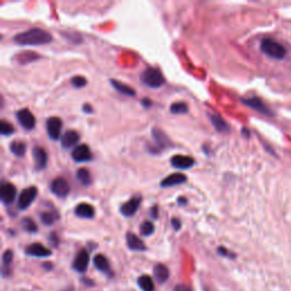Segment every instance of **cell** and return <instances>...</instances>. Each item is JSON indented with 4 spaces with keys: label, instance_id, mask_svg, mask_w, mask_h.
I'll list each match as a JSON object with an SVG mask.
<instances>
[{
    "label": "cell",
    "instance_id": "ba28073f",
    "mask_svg": "<svg viewBox=\"0 0 291 291\" xmlns=\"http://www.w3.org/2000/svg\"><path fill=\"white\" fill-rule=\"evenodd\" d=\"M50 190L55 196L58 197V198H65L70 193V184L67 183L65 179L57 178L51 182Z\"/></svg>",
    "mask_w": 291,
    "mask_h": 291
},
{
    "label": "cell",
    "instance_id": "8992f818",
    "mask_svg": "<svg viewBox=\"0 0 291 291\" xmlns=\"http://www.w3.org/2000/svg\"><path fill=\"white\" fill-rule=\"evenodd\" d=\"M151 134H152V139H154L156 144L154 152H159L160 150H163V149L172 147V143H171L169 137H167L163 131H160L159 129L157 128L152 129Z\"/></svg>",
    "mask_w": 291,
    "mask_h": 291
},
{
    "label": "cell",
    "instance_id": "9c48e42d",
    "mask_svg": "<svg viewBox=\"0 0 291 291\" xmlns=\"http://www.w3.org/2000/svg\"><path fill=\"white\" fill-rule=\"evenodd\" d=\"M32 157L33 160H35V165H36V171H42L47 167V163H48V155L46 150L43 148L39 147L36 146L32 149Z\"/></svg>",
    "mask_w": 291,
    "mask_h": 291
},
{
    "label": "cell",
    "instance_id": "52a82bcc",
    "mask_svg": "<svg viewBox=\"0 0 291 291\" xmlns=\"http://www.w3.org/2000/svg\"><path fill=\"white\" fill-rule=\"evenodd\" d=\"M16 118L20 124L23 126L25 130H33L36 126V117L30 109L23 108L16 113Z\"/></svg>",
    "mask_w": 291,
    "mask_h": 291
},
{
    "label": "cell",
    "instance_id": "60d3db41",
    "mask_svg": "<svg viewBox=\"0 0 291 291\" xmlns=\"http://www.w3.org/2000/svg\"><path fill=\"white\" fill-rule=\"evenodd\" d=\"M82 108H83V110L85 111V113H92V107L90 105H88V104H84Z\"/></svg>",
    "mask_w": 291,
    "mask_h": 291
},
{
    "label": "cell",
    "instance_id": "d590c367",
    "mask_svg": "<svg viewBox=\"0 0 291 291\" xmlns=\"http://www.w3.org/2000/svg\"><path fill=\"white\" fill-rule=\"evenodd\" d=\"M49 242L51 244V246H54V247H57L58 244H59V239L58 237L56 236V233H50L49 236Z\"/></svg>",
    "mask_w": 291,
    "mask_h": 291
},
{
    "label": "cell",
    "instance_id": "b9f144b4",
    "mask_svg": "<svg viewBox=\"0 0 291 291\" xmlns=\"http://www.w3.org/2000/svg\"><path fill=\"white\" fill-rule=\"evenodd\" d=\"M178 203H179V204H180V205H181V204H183V205H185V204H186V199L184 198V197H182V198H181V197H180V198H179V199H178Z\"/></svg>",
    "mask_w": 291,
    "mask_h": 291
},
{
    "label": "cell",
    "instance_id": "f35d334b",
    "mask_svg": "<svg viewBox=\"0 0 291 291\" xmlns=\"http://www.w3.org/2000/svg\"><path fill=\"white\" fill-rule=\"evenodd\" d=\"M151 216L152 218H158V207L157 206H154L151 208Z\"/></svg>",
    "mask_w": 291,
    "mask_h": 291
},
{
    "label": "cell",
    "instance_id": "484cf974",
    "mask_svg": "<svg viewBox=\"0 0 291 291\" xmlns=\"http://www.w3.org/2000/svg\"><path fill=\"white\" fill-rule=\"evenodd\" d=\"M58 218L59 215L56 211H44L40 214V219L44 225H53Z\"/></svg>",
    "mask_w": 291,
    "mask_h": 291
},
{
    "label": "cell",
    "instance_id": "8fae6325",
    "mask_svg": "<svg viewBox=\"0 0 291 291\" xmlns=\"http://www.w3.org/2000/svg\"><path fill=\"white\" fill-rule=\"evenodd\" d=\"M89 262H90V256H89V253L84 249L79 252L77 254L75 259L73 262V268L79 273H84L87 271V268L89 266Z\"/></svg>",
    "mask_w": 291,
    "mask_h": 291
},
{
    "label": "cell",
    "instance_id": "6da1fadb",
    "mask_svg": "<svg viewBox=\"0 0 291 291\" xmlns=\"http://www.w3.org/2000/svg\"><path fill=\"white\" fill-rule=\"evenodd\" d=\"M14 41L21 46H41L53 41V36L46 30L32 28L28 31L18 33L14 36Z\"/></svg>",
    "mask_w": 291,
    "mask_h": 291
},
{
    "label": "cell",
    "instance_id": "4dcf8cb0",
    "mask_svg": "<svg viewBox=\"0 0 291 291\" xmlns=\"http://www.w3.org/2000/svg\"><path fill=\"white\" fill-rule=\"evenodd\" d=\"M155 226L150 221H145L143 224L140 225V233L144 237H149L154 233Z\"/></svg>",
    "mask_w": 291,
    "mask_h": 291
},
{
    "label": "cell",
    "instance_id": "d6986e66",
    "mask_svg": "<svg viewBox=\"0 0 291 291\" xmlns=\"http://www.w3.org/2000/svg\"><path fill=\"white\" fill-rule=\"evenodd\" d=\"M186 181V177L184 174L182 173H173L169 175V177L164 179L160 182V185L164 186V188H166V186H173V185H178V184H181V183H184Z\"/></svg>",
    "mask_w": 291,
    "mask_h": 291
},
{
    "label": "cell",
    "instance_id": "d4e9b609",
    "mask_svg": "<svg viewBox=\"0 0 291 291\" xmlns=\"http://www.w3.org/2000/svg\"><path fill=\"white\" fill-rule=\"evenodd\" d=\"M110 83H111V85H113V87H114L115 89H116V90H117L118 92L123 93V95L131 96V97L136 96V91H134V89L130 87V85H128V84H124V83H123V82H121V81H117V80L111 79V80H110Z\"/></svg>",
    "mask_w": 291,
    "mask_h": 291
},
{
    "label": "cell",
    "instance_id": "3957f363",
    "mask_svg": "<svg viewBox=\"0 0 291 291\" xmlns=\"http://www.w3.org/2000/svg\"><path fill=\"white\" fill-rule=\"evenodd\" d=\"M140 79L144 84L152 89L160 88L165 83V77H164L162 72L158 69H155V67H148V69H146L141 73Z\"/></svg>",
    "mask_w": 291,
    "mask_h": 291
},
{
    "label": "cell",
    "instance_id": "44dd1931",
    "mask_svg": "<svg viewBox=\"0 0 291 291\" xmlns=\"http://www.w3.org/2000/svg\"><path fill=\"white\" fill-rule=\"evenodd\" d=\"M154 275L155 280L160 285H163L164 282L167 281V279L170 277L169 268H167L164 264H157L154 267Z\"/></svg>",
    "mask_w": 291,
    "mask_h": 291
},
{
    "label": "cell",
    "instance_id": "74e56055",
    "mask_svg": "<svg viewBox=\"0 0 291 291\" xmlns=\"http://www.w3.org/2000/svg\"><path fill=\"white\" fill-rule=\"evenodd\" d=\"M172 225L174 227V230L179 231V230H180V227H181V222L179 221L178 218H172Z\"/></svg>",
    "mask_w": 291,
    "mask_h": 291
},
{
    "label": "cell",
    "instance_id": "5bb4252c",
    "mask_svg": "<svg viewBox=\"0 0 291 291\" xmlns=\"http://www.w3.org/2000/svg\"><path fill=\"white\" fill-rule=\"evenodd\" d=\"M171 165L179 170H188L195 165V159L190 156L175 155L171 158Z\"/></svg>",
    "mask_w": 291,
    "mask_h": 291
},
{
    "label": "cell",
    "instance_id": "7bdbcfd3",
    "mask_svg": "<svg viewBox=\"0 0 291 291\" xmlns=\"http://www.w3.org/2000/svg\"><path fill=\"white\" fill-rule=\"evenodd\" d=\"M63 291H73V289H72V288H67V289H65V290H63Z\"/></svg>",
    "mask_w": 291,
    "mask_h": 291
},
{
    "label": "cell",
    "instance_id": "7402d4cb",
    "mask_svg": "<svg viewBox=\"0 0 291 291\" xmlns=\"http://www.w3.org/2000/svg\"><path fill=\"white\" fill-rule=\"evenodd\" d=\"M211 122L213 123V125L215 126V129L218 130V132H227L230 130L229 124L223 119L222 116H219L218 114H211L210 115Z\"/></svg>",
    "mask_w": 291,
    "mask_h": 291
},
{
    "label": "cell",
    "instance_id": "8d00e7d4",
    "mask_svg": "<svg viewBox=\"0 0 291 291\" xmlns=\"http://www.w3.org/2000/svg\"><path fill=\"white\" fill-rule=\"evenodd\" d=\"M174 291H192V289L185 285H178L175 287Z\"/></svg>",
    "mask_w": 291,
    "mask_h": 291
},
{
    "label": "cell",
    "instance_id": "ac0fdd59",
    "mask_svg": "<svg viewBox=\"0 0 291 291\" xmlns=\"http://www.w3.org/2000/svg\"><path fill=\"white\" fill-rule=\"evenodd\" d=\"M126 244H128V247L134 252H145L147 249L144 241L132 232L126 233Z\"/></svg>",
    "mask_w": 291,
    "mask_h": 291
},
{
    "label": "cell",
    "instance_id": "f546056e",
    "mask_svg": "<svg viewBox=\"0 0 291 291\" xmlns=\"http://www.w3.org/2000/svg\"><path fill=\"white\" fill-rule=\"evenodd\" d=\"M22 226L29 233L38 232V225H36V223L31 218H24L22 219Z\"/></svg>",
    "mask_w": 291,
    "mask_h": 291
},
{
    "label": "cell",
    "instance_id": "1f68e13d",
    "mask_svg": "<svg viewBox=\"0 0 291 291\" xmlns=\"http://www.w3.org/2000/svg\"><path fill=\"white\" fill-rule=\"evenodd\" d=\"M15 132V129L14 126L10 124L9 122H6V121H2L0 122V133L2 134L3 137H8V136H12V134Z\"/></svg>",
    "mask_w": 291,
    "mask_h": 291
},
{
    "label": "cell",
    "instance_id": "277c9868",
    "mask_svg": "<svg viewBox=\"0 0 291 291\" xmlns=\"http://www.w3.org/2000/svg\"><path fill=\"white\" fill-rule=\"evenodd\" d=\"M38 196V189L36 186H29L25 188L23 191L20 193L17 200V207L18 210L25 211L28 207L31 206V204L35 201V199Z\"/></svg>",
    "mask_w": 291,
    "mask_h": 291
},
{
    "label": "cell",
    "instance_id": "e0dca14e",
    "mask_svg": "<svg viewBox=\"0 0 291 291\" xmlns=\"http://www.w3.org/2000/svg\"><path fill=\"white\" fill-rule=\"evenodd\" d=\"M79 141H80V134L76 131H74V130H69V131H66L61 138L62 146L63 148L65 149L72 148L73 146H75Z\"/></svg>",
    "mask_w": 291,
    "mask_h": 291
},
{
    "label": "cell",
    "instance_id": "603a6c76",
    "mask_svg": "<svg viewBox=\"0 0 291 291\" xmlns=\"http://www.w3.org/2000/svg\"><path fill=\"white\" fill-rule=\"evenodd\" d=\"M13 258H14V254L13 252L8 249L3 253L2 255V275L3 277H8L10 274V266H12L13 263Z\"/></svg>",
    "mask_w": 291,
    "mask_h": 291
},
{
    "label": "cell",
    "instance_id": "ab89813d",
    "mask_svg": "<svg viewBox=\"0 0 291 291\" xmlns=\"http://www.w3.org/2000/svg\"><path fill=\"white\" fill-rule=\"evenodd\" d=\"M143 105L145 106V107H147V108H149L150 107L151 105H152V103L150 102V99H148V98H145V99H143Z\"/></svg>",
    "mask_w": 291,
    "mask_h": 291
},
{
    "label": "cell",
    "instance_id": "d6a6232c",
    "mask_svg": "<svg viewBox=\"0 0 291 291\" xmlns=\"http://www.w3.org/2000/svg\"><path fill=\"white\" fill-rule=\"evenodd\" d=\"M170 109L173 114H185L188 113L189 108L185 103H174L171 105Z\"/></svg>",
    "mask_w": 291,
    "mask_h": 291
},
{
    "label": "cell",
    "instance_id": "2e32d148",
    "mask_svg": "<svg viewBox=\"0 0 291 291\" xmlns=\"http://www.w3.org/2000/svg\"><path fill=\"white\" fill-rule=\"evenodd\" d=\"M25 254L33 257H49L51 256V251L47 247H44L42 244L36 242V244H31L28 246L27 249H25Z\"/></svg>",
    "mask_w": 291,
    "mask_h": 291
},
{
    "label": "cell",
    "instance_id": "9a60e30c",
    "mask_svg": "<svg viewBox=\"0 0 291 291\" xmlns=\"http://www.w3.org/2000/svg\"><path fill=\"white\" fill-rule=\"evenodd\" d=\"M0 195H1V200L3 204H12L15 198H16V188H15V185L13 183H10V182H5V183H2L1 185Z\"/></svg>",
    "mask_w": 291,
    "mask_h": 291
},
{
    "label": "cell",
    "instance_id": "30bf717a",
    "mask_svg": "<svg viewBox=\"0 0 291 291\" xmlns=\"http://www.w3.org/2000/svg\"><path fill=\"white\" fill-rule=\"evenodd\" d=\"M72 158L77 163L90 162V160L92 159V154L88 146L83 144V145L76 146V147L73 149Z\"/></svg>",
    "mask_w": 291,
    "mask_h": 291
},
{
    "label": "cell",
    "instance_id": "ffe728a7",
    "mask_svg": "<svg viewBox=\"0 0 291 291\" xmlns=\"http://www.w3.org/2000/svg\"><path fill=\"white\" fill-rule=\"evenodd\" d=\"M75 215L82 218H92L95 216V208L90 204L82 203L75 207Z\"/></svg>",
    "mask_w": 291,
    "mask_h": 291
},
{
    "label": "cell",
    "instance_id": "836d02e7",
    "mask_svg": "<svg viewBox=\"0 0 291 291\" xmlns=\"http://www.w3.org/2000/svg\"><path fill=\"white\" fill-rule=\"evenodd\" d=\"M71 82H72V84L75 88H82V87H84L85 84H87V79H85L84 76L76 75V76L72 77V80H71Z\"/></svg>",
    "mask_w": 291,
    "mask_h": 291
},
{
    "label": "cell",
    "instance_id": "f1b7e54d",
    "mask_svg": "<svg viewBox=\"0 0 291 291\" xmlns=\"http://www.w3.org/2000/svg\"><path fill=\"white\" fill-rule=\"evenodd\" d=\"M76 178L80 181V183L84 186L91 184V175L87 169H80L76 172Z\"/></svg>",
    "mask_w": 291,
    "mask_h": 291
},
{
    "label": "cell",
    "instance_id": "cb8c5ba5",
    "mask_svg": "<svg viewBox=\"0 0 291 291\" xmlns=\"http://www.w3.org/2000/svg\"><path fill=\"white\" fill-rule=\"evenodd\" d=\"M93 265H95L99 271L104 272V273L106 274L110 273L109 263H108V259L104 255H97L93 257Z\"/></svg>",
    "mask_w": 291,
    "mask_h": 291
},
{
    "label": "cell",
    "instance_id": "83f0119b",
    "mask_svg": "<svg viewBox=\"0 0 291 291\" xmlns=\"http://www.w3.org/2000/svg\"><path fill=\"white\" fill-rule=\"evenodd\" d=\"M9 149L12 154L17 156V157H23L25 152H27V146L24 143H21V141H13L9 146Z\"/></svg>",
    "mask_w": 291,
    "mask_h": 291
},
{
    "label": "cell",
    "instance_id": "5b68a950",
    "mask_svg": "<svg viewBox=\"0 0 291 291\" xmlns=\"http://www.w3.org/2000/svg\"><path fill=\"white\" fill-rule=\"evenodd\" d=\"M63 122L62 119L57 116H51L47 119L46 128L47 133L51 140H58L61 138Z\"/></svg>",
    "mask_w": 291,
    "mask_h": 291
},
{
    "label": "cell",
    "instance_id": "7c38bea8",
    "mask_svg": "<svg viewBox=\"0 0 291 291\" xmlns=\"http://www.w3.org/2000/svg\"><path fill=\"white\" fill-rule=\"evenodd\" d=\"M242 103H244L245 105L252 107L253 109L259 111V113H262L264 115H267V116H272V115H273V113H272L270 108L265 105V104L259 98H256V97L242 99Z\"/></svg>",
    "mask_w": 291,
    "mask_h": 291
},
{
    "label": "cell",
    "instance_id": "4316f807",
    "mask_svg": "<svg viewBox=\"0 0 291 291\" xmlns=\"http://www.w3.org/2000/svg\"><path fill=\"white\" fill-rule=\"evenodd\" d=\"M138 285L143 291H155V285L152 279L149 275H141L138 279Z\"/></svg>",
    "mask_w": 291,
    "mask_h": 291
},
{
    "label": "cell",
    "instance_id": "e575fe53",
    "mask_svg": "<svg viewBox=\"0 0 291 291\" xmlns=\"http://www.w3.org/2000/svg\"><path fill=\"white\" fill-rule=\"evenodd\" d=\"M218 253L219 254V255H222V256H224V257H229V258H236V255H234V254H232V253H230L224 247L218 248Z\"/></svg>",
    "mask_w": 291,
    "mask_h": 291
},
{
    "label": "cell",
    "instance_id": "7a4b0ae2",
    "mask_svg": "<svg viewBox=\"0 0 291 291\" xmlns=\"http://www.w3.org/2000/svg\"><path fill=\"white\" fill-rule=\"evenodd\" d=\"M260 50L266 56L274 59H283L286 57L287 50L281 43L271 38H265L260 42Z\"/></svg>",
    "mask_w": 291,
    "mask_h": 291
},
{
    "label": "cell",
    "instance_id": "4fadbf2b",
    "mask_svg": "<svg viewBox=\"0 0 291 291\" xmlns=\"http://www.w3.org/2000/svg\"><path fill=\"white\" fill-rule=\"evenodd\" d=\"M141 204V197L136 196L133 198L126 201L125 204H123L121 206V213L122 215L126 216V218H131L134 214H136L137 211L139 210Z\"/></svg>",
    "mask_w": 291,
    "mask_h": 291
}]
</instances>
